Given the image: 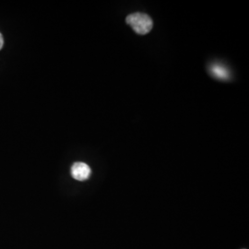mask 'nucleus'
Masks as SVG:
<instances>
[{
	"mask_svg": "<svg viewBox=\"0 0 249 249\" xmlns=\"http://www.w3.org/2000/svg\"><path fill=\"white\" fill-rule=\"evenodd\" d=\"M125 21L138 35L141 36L149 34L153 26V21L151 17L142 12H135L128 15L125 18Z\"/></svg>",
	"mask_w": 249,
	"mask_h": 249,
	"instance_id": "nucleus-1",
	"label": "nucleus"
},
{
	"mask_svg": "<svg viewBox=\"0 0 249 249\" xmlns=\"http://www.w3.org/2000/svg\"><path fill=\"white\" fill-rule=\"evenodd\" d=\"M90 168L88 164L84 162H76L72 165L71 176L72 178L78 181H85L90 176Z\"/></svg>",
	"mask_w": 249,
	"mask_h": 249,
	"instance_id": "nucleus-2",
	"label": "nucleus"
},
{
	"mask_svg": "<svg viewBox=\"0 0 249 249\" xmlns=\"http://www.w3.org/2000/svg\"><path fill=\"white\" fill-rule=\"evenodd\" d=\"M211 71L213 74L214 77H216L217 79H221V80H225L228 79L229 74L228 71L222 67V66H218V65H213L211 69Z\"/></svg>",
	"mask_w": 249,
	"mask_h": 249,
	"instance_id": "nucleus-3",
	"label": "nucleus"
},
{
	"mask_svg": "<svg viewBox=\"0 0 249 249\" xmlns=\"http://www.w3.org/2000/svg\"><path fill=\"white\" fill-rule=\"evenodd\" d=\"M4 45V41H3V37L1 36V34H0V49L2 48V46Z\"/></svg>",
	"mask_w": 249,
	"mask_h": 249,
	"instance_id": "nucleus-4",
	"label": "nucleus"
}]
</instances>
